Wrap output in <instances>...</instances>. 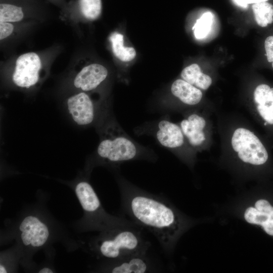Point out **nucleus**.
Instances as JSON below:
<instances>
[{
    "mask_svg": "<svg viewBox=\"0 0 273 273\" xmlns=\"http://www.w3.org/2000/svg\"><path fill=\"white\" fill-rule=\"evenodd\" d=\"M118 182L123 213L151 233L165 252L171 253L190 225L189 220L163 196L148 192L123 177H119Z\"/></svg>",
    "mask_w": 273,
    "mask_h": 273,
    "instance_id": "nucleus-1",
    "label": "nucleus"
},
{
    "mask_svg": "<svg viewBox=\"0 0 273 273\" xmlns=\"http://www.w3.org/2000/svg\"><path fill=\"white\" fill-rule=\"evenodd\" d=\"M100 134L97 154L105 163L118 165L136 160H156L152 153L129 136L114 119L103 123Z\"/></svg>",
    "mask_w": 273,
    "mask_h": 273,
    "instance_id": "nucleus-2",
    "label": "nucleus"
},
{
    "mask_svg": "<svg viewBox=\"0 0 273 273\" xmlns=\"http://www.w3.org/2000/svg\"><path fill=\"white\" fill-rule=\"evenodd\" d=\"M151 243L145 240L136 225L118 226L105 231L95 242L97 253L116 260L135 253L149 251Z\"/></svg>",
    "mask_w": 273,
    "mask_h": 273,
    "instance_id": "nucleus-3",
    "label": "nucleus"
},
{
    "mask_svg": "<svg viewBox=\"0 0 273 273\" xmlns=\"http://www.w3.org/2000/svg\"><path fill=\"white\" fill-rule=\"evenodd\" d=\"M232 145L244 162L258 165L265 163L268 159L267 152L263 144L248 129H237L232 138Z\"/></svg>",
    "mask_w": 273,
    "mask_h": 273,
    "instance_id": "nucleus-4",
    "label": "nucleus"
},
{
    "mask_svg": "<svg viewBox=\"0 0 273 273\" xmlns=\"http://www.w3.org/2000/svg\"><path fill=\"white\" fill-rule=\"evenodd\" d=\"M137 129V133L152 135L161 146L169 149L180 148L185 144V136L180 126L165 117Z\"/></svg>",
    "mask_w": 273,
    "mask_h": 273,
    "instance_id": "nucleus-5",
    "label": "nucleus"
},
{
    "mask_svg": "<svg viewBox=\"0 0 273 273\" xmlns=\"http://www.w3.org/2000/svg\"><path fill=\"white\" fill-rule=\"evenodd\" d=\"M41 67V59L36 53L28 52L21 55L16 61L12 75L14 83L25 88L34 86L39 81Z\"/></svg>",
    "mask_w": 273,
    "mask_h": 273,
    "instance_id": "nucleus-6",
    "label": "nucleus"
},
{
    "mask_svg": "<svg viewBox=\"0 0 273 273\" xmlns=\"http://www.w3.org/2000/svg\"><path fill=\"white\" fill-rule=\"evenodd\" d=\"M66 105L72 119L79 125L92 124L98 118L100 107L87 92L80 91L70 96Z\"/></svg>",
    "mask_w": 273,
    "mask_h": 273,
    "instance_id": "nucleus-7",
    "label": "nucleus"
},
{
    "mask_svg": "<svg viewBox=\"0 0 273 273\" xmlns=\"http://www.w3.org/2000/svg\"><path fill=\"white\" fill-rule=\"evenodd\" d=\"M112 261L109 269L112 273H146L160 270L158 263L149 255L148 251L135 253Z\"/></svg>",
    "mask_w": 273,
    "mask_h": 273,
    "instance_id": "nucleus-8",
    "label": "nucleus"
},
{
    "mask_svg": "<svg viewBox=\"0 0 273 273\" xmlns=\"http://www.w3.org/2000/svg\"><path fill=\"white\" fill-rule=\"evenodd\" d=\"M243 217L247 223L261 226L266 234L273 236V206L266 200L259 199L247 207Z\"/></svg>",
    "mask_w": 273,
    "mask_h": 273,
    "instance_id": "nucleus-9",
    "label": "nucleus"
},
{
    "mask_svg": "<svg viewBox=\"0 0 273 273\" xmlns=\"http://www.w3.org/2000/svg\"><path fill=\"white\" fill-rule=\"evenodd\" d=\"M21 238L25 246L40 247L47 241L49 231L47 226L36 217H26L19 226Z\"/></svg>",
    "mask_w": 273,
    "mask_h": 273,
    "instance_id": "nucleus-10",
    "label": "nucleus"
},
{
    "mask_svg": "<svg viewBox=\"0 0 273 273\" xmlns=\"http://www.w3.org/2000/svg\"><path fill=\"white\" fill-rule=\"evenodd\" d=\"M107 69L98 63L82 68L73 79L74 86L80 91L88 92L97 88L107 77Z\"/></svg>",
    "mask_w": 273,
    "mask_h": 273,
    "instance_id": "nucleus-11",
    "label": "nucleus"
},
{
    "mask_svg": "<svg viewBox=\"0 0 273 273\" xmlns=\"http://www.w3.org/2000/svg\"><path fill=\"white\" fill-rule=\"evenodd\" d=\"M205 120L196 113L189 115L180 123L181 129L189 144L194 147L201 146L205 140L203 129Z\"/></svg>",
    "mask_w": 273,
    "mask_h": 273,
    "instance_id": "nucleus-12",
    "label": "nucleus"
},
{
    "mask_svg": "<svg viewBox=\"0 0 273 273\" xmlns=\"http://www.w3.org/2000/svg\"><path fill=\"white\" fill-rule=\"evenodd\" d=\"M170 92L173 96L188 105L198 104L202 98V93L199 88L183 79H177L172 83Z\"/></svg>",
    "mask_w": 273,
    "mask_h": 273,
    "instance_id": "nucleus-13",
    "label": "nucleus"
},
{
    "mask_svg": "<svg viewBox=\"0 0 273 273\" xmlns=\"http://www.w3.org/2000/svg\"><path fill=\"white\" fill-rule=\"evenodd\" d=\"M181 78L195 87L206 90L212 83L211 78L203 73L199 66L192 64L185 67L181 71Z\"/></svg>",
    "mask_w": 273,
    "mask_h": 273,
    "instance_id": "nucleus-14",
    "label": "nucleus"
},
{
    "mask_svg": "<svg viewBox=\"0 0 273 273\" xmlns=\"http://www.w3.org/2000/svg\"><path fill=\"white\" fill-rule=\"evenodd\" d=\"M109 39L114 56L123 62H129L136 56L135 49L132 47L123 46V35L117 32L111 34Z\"/></svg>",
    "mask_w": 273,
    "mask_h": 273,
    "instance_id": "nucleus-15",
    "label": "nucleus"
},
{
    "mask_svg": "<svg viewBox=\"0 0 273 273\" xmlns=\"http://www.w3.org/2000/svg\"><path fill=\"white\" fill-rule=\"evenodd\" d=\"M252 10L258 25L264 27L273 22V5L267 2L253 4Z\"/></svg>",
    "mask_w": 273,
    "mask_h": 273,
    "instance_id": "nucleus-16",
    "label": "nucleus"
},
{
    "mask_svg": "<svg viewBox=\"0 0 273 273\" xmlns=\"http://www.w3.org/2000/svg\"><path fill=\"white\" fill-rule=\"evenodd\" d=\"M77 8L85 19L94 21L97 19L101 14L102 1L101 0H77Z\"/></svg>",
    "mask_w": 273,
    "mask_h": 273,
    "instance_id": "nucleus-17",
    "label": "nucleus"
},
{
    "mask_svg": "<svg viewBox=\"0 0 273 273\" xmlns=\"http://www.w3.org/2000/svg\"><path fill=\"white\" fill-rule=\"evenodd\" d=\"M24 14L22 7L7 3L0 4V22H16L24 18Z\"/></svg>",
    "mask_w": 273,
    "mask_h": 273,
    "instance_id": "nucleus-18",
    "label": "nucleus"
},
{
    "mask_svg": "<svg viewBox=\"0 0 273 273\" xmlns=\"http://www.w3.org/2000/svg\"><path fill=\"white\" fill-rule=\"evenodd\" d=\"M213 16L210 12H207L197 20L193 28L194 35L197 39L205 37L209 33L212 23Z\"/></svg>",
    "mask_w": 273,
    "mask_h": 273,
    "instance_id": "nucleus-19",
    "label": "nucleus"
},
{
    "mask_svg": "<svg viewBox=\"0 0 273 273\" xmlns=\"http://www.w3.org/2000/svg\"><path fill=\"white\" fill-rule=\"evenodd\" d=\"M254 99L257 105L273 104V88L265 84L257 86L254 93Z\"/></svg>",
    "mask_w": 273,
    "mask_h": 273,
    "instance_id": "nucleus-20",
    "label": "nucleus"
},
{
    "mask_svg": "<svg viewBox=\"0 0 273 273\" xmlns=\"http://www.w3.org/2000/svg\"><path fill=\"white\" fill-rule=\"evenodd\" d=\"M257 110L260 116L268 123L273 124V104L269 105H257Z\"/></svg>",
    "mask_w": 273,
    "mask_h": 273,
    "instance_id": "nucleus-21",
    "label": "nucleus"
},
{
    "mask_svg": "<svg viewBox=\"0 0 273 273\" xmlns=\"http://www.w3.org/2000/svg\"><path fill=\"white\" fill-rule=\"evenodd\" d=\"M14 30V26L11 22H0V39L1 40L10 36Z\"/></svg>",
    "mask_w": 273,
    "mask_h": 273,
    "instance_id": "nucleus-22",
    "label": "nucleus"
},
{
    "mask_svg": "<svg viewBox=\"0 0 273 273\" xmlns=\"http://www.w3.org/2000/svg\"><path fill=\"white\" fill-rule=\"evenodd\" d=\"M264 48L267 60L269 62H272V67L273 68V36H269L265 39Z\"/></svg>",
    "mask_w": 273,
    "mask_h": 273,
    "instance_id": "nucleus-23",
    "label": "nucleus"
},
{
    "mask_svg": "<svg viewBox=\"0 0 273 273\" xmlns=\"http://www.w3.org/2000/svg\"><path fill=\"white\" fill-rule=\"evenodd\" d=\"M236 4L242 8H246L250 4H255L262 2H267L268 0H233Z\"/></svg>",
    "mask_w": 273,
    "mask_h": 273,
    "instance_id": "nucleus-24",
    "label": "nucleus"
},
{
    "mask_svg": "<svg viewBox=\"0 0 273 273\" xmlns=\"http://www.w3.org/2000/svg\"><path fill=\"white\" fill-rule=\"evenodd\" d=\"M39 273H53V271L52 269L48 267H44L41 269L39 271Z\"/></svg>",
    "mask_w": 273,
    "mask_h": 273,
    "instance_id": "nucleus-25",
    "label": "nucleus"
},
{
    "mask_svg": "<svg viewBox=\"0 0 273 273\" xmlns=\"http://www.w3.org/2000/svg\"><path fill=\"white\" fill-rule=\"evenodd\" d=\"M0 272L1 273H7V271L6 268L2 264L0 265Z\"/></svg>",
    "mask_w": 273,
    "mask_h": 273,
    "instance_id": "nucleus-26",
    "label": "nucleus"
}]
</instances>
